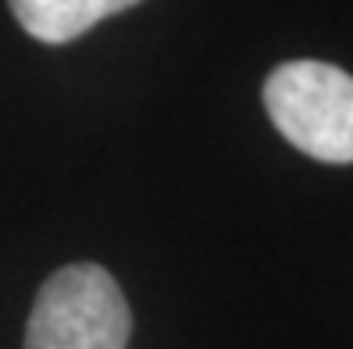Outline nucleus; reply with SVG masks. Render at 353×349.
<instances>
[{
  "instance_id": "f257e3e1",
  "label": "nucleus",
  "mask_w": 353,
  "mask_h": 349,
  "mask_svg": "<svg viewBox=\"0 0 353 349\" xmlns=\"http://www.w3.org/2000/svg\"><path fill=\"white\" fill-rule=\"evenodd\" d=\"M264 107L293 147L325 164H353V75L325 61H285L264 82Z\"/></svg>"
},
{
  "instance_id": "f03ea898",
  "label": "nucleus",
  "mask_w": 353,
  "mask_h": 349,
  "mask_svg": "<svg viewBox=\"0 0 353 349\" xmlns=\"http://www.w3.org/2000/svg\"><path fill=\"white\" fill-rule=\"evenodd\" d=\"M132 310L100 264H68L39 289L26 349H125Z\"/></svg>"
},
{
  "instance_id": "7ed1b4c3",
  "label": "nucleus",
  "mask_w": 353,
  "mask_h": 349,
  "mask_svg": "<svg viewBox=\"0 0 353 349\" xmlns=\"http://www.w3.org/2000/svg\"><path fill=\"white\" fill-rule=\"evenodd\" d=\"M139 4V0H11V11L39 43H72L97 22Z\"/></svg>"
}]
</instances>
